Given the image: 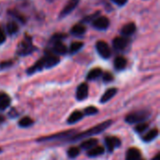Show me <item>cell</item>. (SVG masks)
Returning a JSON list of instances; mask_svg holds the SVG:
<instances>
[{
	"label": "cell",
	"mask_w": 160,
	"mask_h": 160,
	"mask_svg": "<svg viewBox=\"0 0 160 160\" xmlns=\"http://www.w3.org/2000/svg\"><path fill=\"white\" fill-rule=\"evenodd\" d=\"M62 38H64V35H62V34H56V35H54V36L52 37V40H53L54 42L60 41L59 39H61Z\"/></svg>",
	"instance_id": "obj_32"
},
{
	"label": "cell",
	"mask_w": 160,
	"mask_h": 160,
	"mask_svg": "<svg viewBox=\"0 0 160 160\" xmlns=\"http://www.w3.org/2000/svg\"><path fill=\"white\" fill-rule=\"evenodd\" d=\"M98 143V140L96 139H88V140H85L82 144H81V147L82 149H87V150H90L91 148L95 147Z\"/></svg>",
	"instance_id": "obj_20"
},
{
	"label": "cell",
	"mask_w": 160,
	"mask_h": 160,
	"mask_svg": "<svg viewBox=\"0 0 160 160\" xmlns=\"http://www.w3.org/2000/svg\"><path fill=\"white\" fill-rule=\"evenodd\" d=\"M111 124H112V121H106L104 123H101V124H99V125H98V126L88 129L86 132H83V133L76 135L75 137H73V139H69V141L75 142V141H78V140L82 139V138H87V137H91V136L99 134V133L103 132L106 128H108L111 126Z\"/></svg>",
	"instance_id": "obj_1"
},
{
	"label": "cell",
	"mask_w": 160,
	"mask_h": 160,
	"mask_svg": "<svg viewBox=\"0 0 160 160\" xmlns=\"http://www.w3.org/2000/svg\"><path fill=\"white\" fill-rule=\"evenodd\" d=\"M115 4H117V5H119V6H123V5H125L127 2H128V0H112Z\"/></svg>",
	"instance_id": "obj_33"
},
{
	"label": "cell",
	"mask_w": 160,
	"mask_h": 160,
	"mask_svg": "<svg viewBox=\"0 0 160 160\" xmlns=\"http://www.w3.org/2000/svg\"><path fill=\"white\" fill-rule=\"evenodd\" d=\"M53 52L57 54H65L67 52V47L61 41H56L53 44Z\"/></svg>",
	"instance_id": "obj_15"
},
{
	"label": "cell",
	"mask_w": 160,
	"mask_h": 160,
	"mask_svg": "<svg viewBox=\"0 0 160 160\" xmlns=\"http://www.w3.org/2000/svg\"><path fill=\"white\" fill-rule=\"evenodd\" d=\"M73 132H74L73 130H70V131H66V132H63V133H60V134H56V135H53V136H50V137H45V138L39 139V140H38V142H45V141H52V140H55V139L66 138L67 136H68V135H71Z\"/></svg>",
	"instance_id": "obj_14"
},
{
	"label": "cell",
	"mask_w": 160,
	"mask_h": 160,
	"mask_svg": "<svg viewBox=\"0 0 160 160\" xmlns=\"http://www.w3.org/2000/svg\"><path fill=\"white\" fill-rule=\"evenodd\" d=\"M148 127H149V125H148L147 123H140V124H138V126L135 128V130H136V132L142 133V132L145 131V130L148 128Z\"/></svg>",
	"instance_id": "obj_29"
},
{
	"label": "cell",
	"mask_w": 160,
	"mask_h": 160,
	"mask_svg": "<svg viewBox=\"0 0 160 160\" xmlns=\"http://www.w3.org/2000/svg\"><path fill=\"white\" fill-rule=\"evenodd\" d=\"M113 47L116 50H124L128 44V38L126 37H118L115 38L112 41Z\"/></svg>",
	"instance_id": "obj_6"
},
{
	"label": "cell",
	"mask_w": 160,
	"mask_h": 160,
	"mask_svg": "<svg viewBox=\"0 0 160 160\" xmlns=\"http://www.w3.org/2000/svg\"><path fill=\"white\" fill-rule=\"evenodd\" d=\"M45 68H52L59 63V58L55 55H47L43 57Z\"/></svg>",
	"instance_id": "obj_10"
},
{
	"label": "cell",
	"mask_w": 160,
	"mask_h": 160,
	"mask_svg": "<svg viewBox=\"0 0 160 160\" xmlns=\"http://www.w3.org/2000/svg\"><path fill=\"white\" fill-rule=\"evenodd\" d=\"M136 31V25L134 22H129V23H127L126 25L123 26L121 32L124 36H130L132 35L134 32Z\"/></svg>",
	"instance_id": "obj_13"
},
{
	"label": "cell",
	"mask_w": 160,
	"mask_h": 160,
	"mask_svg": "<svg viewBox=\"0 0 160 160\" xmlns=\"http://www.w3.org/2000/svg\"><path fill=\"white\" fill-rule=\"evenodd\" d=\"M116 93H117V89H116V88H110V89H108V90L103 94V96L101 97L100 102L105 103V102L109 101L111 98H112L115 96Z\"/></svg>",
	"instance_id": "obj_11"
},
{
	"label": "cell",
	"mask_w": 160,
	"mask_h": 160,
	"mask_svg": "<svg viewBox=\"0 0 160 160\" xmlns=\"http://www.w3.org/2000/svg\"><path fill=\"white\" fill-rule=\"evenodd\" d=\"M152 160H160V154H158Z\"/></svg>",
	"instance_id": "obj_35"
},
{
	"label": "cell",
	"mask_w": 160,
	"mask_h": 160,
	"mask_svg": "<svg viewBox=\"0 0 160 160\" xmlns=\"http://www.w3.org/2000/svg\"><path fill=\"white\" fill-rule=\"evenodd\" d=\"M158 130L157 129V128H155V129H152V130H150L144 137H143V141L144 142H151V141H153L155 138H157L158 137Z\"/></svg>",
	"instance_id": "obj_24"
},
{
	"label": "cell",
	"mask_w": 160,
	"mask_h": 160,
	"mask_svg": "<svg viewBox=\"0 0 160 160\" xmlns=\"http://www.w3.org/2000/svg\"><path fill=\"white\" fill-rule=\"evenodd\" d=\"M127 64H128V61L125 57L123 56H118L115 58L114 60V67L116 69L118 70H122L124 69L126 67H127Z\"/></svg>",
	"instance_id": "obj_16"
},
{
	"label": "cell",
	"mask_w": 160,
	"mask_h": 160,
	"mask_svg": "<svg viewBox=\"0 0 160 160\" xmlns=\"http://www.w3.org/2000/svg\"><path fill=\"white\" fill-rule=\"evenodd\" d=\"M7 31L8 34L13 35L18 32V24L15 22H9L7 24Z\"/></svg>",
	"instance_id": "obj_25"
},
{
	"label": "cell",
	"mask_w": 160,
	"mask_h": 160,
	"mask_svg": "<svg viewBox=\"0 0 160 160\" xmlns=\"http://www.w3.org/2000/svg\"><path fill=\"white\" fill-rule=\"evenodd\" d=\"M149 116H150V112L147 111H137L129 113L126 117V121L128 124H137L145 121L147 118H149Z\"/></svg>",
	"instance_id": "obj_2"
},
{
	"label": "cell",
	"mask_w": 160,
	"mask_h": 160,
	"mask_svg": "<svg viewBox=\"0 0 160 160\" xmlns=\"http://www.w3.org/2000/svg\"><path fill=\"white\" fill-rule=\"evenodd\" d=\"M32 125H33V120L30 117H23L19 122V126L22 128H28Z\"/></svg>",
	"instance_id": "obj_26"
},
{
	"label": "cell",
	"mask_w": 160,
	"mask_h": 160,
	"mask_svg": "<svg viewBox=\"0 0 160 160\" xmlns=\"http://www.w3.org/2000/svg\"><path fill=\"white\" fill-rule=\"evenodd\" d=\"M139 160H140V159H139Z\"/></svg>",
	"instance_id": "obj_37"
},
{
	"label": "cell",
	"mask_w": 160,
	"mask_h": 160,
	"mask_svg": "<svg viewBox=\"0 0 160 160\" xmlns=\"http://www.w3.org/2000/svg\"><path fill=\"white\" fill-rule=\"evenodd\" d=\"M141 158V152L137 148H130L127 153V160H139Z\"/></svg>",
	"instance_id": "obj_12"
},
{
	"label": "cell",
	"mask_w": 160,
	"mask_h": 160,
	"mask_svg": "<svg viewBox=\"0 0 160 160\" xmlns=\"http://www.w3.org/2000/svg\"><path fill=\"white\" fill-rule=\"evenodd\" d=\"M96 48L101 57L107 59L111 56V49L105 41H102V40L98 41L96 44Z\"/></svg>",
	"instance_id": "obj_3"
},
{
	"label": "cell",
	"mask_w": 160,
	"mask_h": 160,
	"mask_svg": "<svg viewBox=\"0 0 160 160\" xmlns=\"http://www.w3.org/2000/svg\"><path fill=\"white\" fill-rule=\"evenodd\" d=\"M105 143L107 145V148L110 152H112L116 147H119L121 144V141L118 138L115 137H108L105 139Z\"/></svg>",
	"instance_id": "obj_7"
},
{
	"label": "cell",
	"mask_w": 160,
	"mask_h": 160,
	"mask_svg": "<svg viewBox=\"0 0 160 160\" xmlns=\"http://www.w3.org/2000/svg\"><path fill=\"white\" fill-rule=\"evenodd\" d=\"M82 47H83V43H82V42H73V43L70 45L69 52H70L71 53H75V52H77L78 51H80Z\"/></svg>",
	"instance_id": "obj_27"
},
{
	"label": "cell",
	"mask_w": 160,
	"mask_h": 160,
	"mask_svg": "<svg viewBox=\"0 0 160 160\" xmlns=\"http://www.w3.org/2000/svg\"><path fill=\"white\" fill-rule=\"evenodd\" d=\"M79 153H80V150H79L78 147H71V148H69L68 151V157L71 158H76V157L79 155Z\"/></svg>",
	"instance_id": "obj_28"
},
{
	"label": "cell",
	"mask_w": 160,
	"mask_h": 160,
	"mask_svg": "<svg viewBox=\"0 0 160 160\" xmlns=\"http://www.w3.org/2000/svg\"><path fill=\"white\" fill-rule=\"evenodd\" d=\"M85 30H86L85 27H84L82 24L79 23V24H76V25H74V26L72 27L71 33H72L73 35H75V36H81V35H82V34L85 33Z\"/></svg>",
	"instance_id": "obj_22"
},
{
	"label": "cell",
	"mask_w": 160,
	"mask_h": 160,
	"mask_svg": "<svg viewBox=\"0 0 160 160\" xmlns=\"http://www.w3.org/2000/svg\"><path fill=\"white\" fill-rule=\"evenodd\" d=\"M113 80V76L109 73V72H106L104 75H103V81L104 82H112Z\"/></svg>",
	"instance_id": "obj_31"
},
{
	"label": "cell",
	"mask_w": 160,
	"mask_h": 160,
	"mask_svg": "<svg viewBox=\"0 0 160 160\" xmlns=\"http://www.w3.org/2000/svg\"><path fill=\"white\" fill-rule=\"evenodd\" d=\"M82 117H83V114H82L81 112H79V111L73 112L69 115V117L68 118V124H75V123H77L78 121H80Z\"/></svg>",
	"instance_id": "obj_18"
},
{
	"label": "cell",
	"mask_w": 160,
	"mask_h": 160,
	"mask_svg": "<svg viewBox=\"0 0 160 160\" xmlns=\"http://www.w3.org/2000/svg\"><path fill=\"white\" fill-rule=\"evenodd\" d=\"M87 96H88V85L86 83H82L77 89L76 98L78 100H83L84 98H87Z\"/></svg>",
	"instance_id": "obj_8"
},
{
	"label": "cell",
	"mask_w": 160,
	"mask_h": 160,
	"mask_svg": "<svg viewBox=\"0 0 160 160\" xmlns=\"http://www.w3.org/2000/svg\"><path fill=\"white\" fill-rule=\"evenodd\" d=\"M45 68V65H44V60H43V58L42 59H40V60H38L34 66H32L30 68H28V70H27V73L28 74H33V73H35L36 71H39V70H41L42 68Z\"/></svg>",
	"instance_id": "obj_17"
},
{
	"label": "cell",
	"mask_w": 160,
	"mask_h": 160,
	"mask_svg": "<svg viewBox=\"0 0 160 160\" xmlns=\"http://www.w3.org/2000/svg\"><path fill=\"white\" fill-rule=\"evenodd\" d=\"M101 74H102L101 68H94V69H92V70L89 71V73L87 74V79H88V80H96V79H98Z\"/></svg>",
	"instance_id": "obj_23"
},
{
	"label": "cell",
	"mask_w": 160,
	"mask_h": 160,
	"mask_svg": "<svg viewBox=\"0 0 160 160\" xmlns=\"http://www.w3.org/2000/svg\"><path fill=\"white\" fill-rule=\"evenodd\" d=\"M110 25V21L105 16H99L96 18L93 22V26L99 30H104Z\"/></svg>",
	"instance_id": "obj_4"
},
{
	"label": "cell",
	"mask_w": 160,
	"mask_h": 160,
	"mask_svg": "<svg viewBox=\"0 0 160 160\" xmlns=\"http://www.w3.org/2000/svg\"><path fill=\"white\" fill-rule=\"evenodd\" d=\"M103 153H104V148L102 146H95L89 150L88 156L89 157H98V156L102 155Z\"/></svg>",
	"instance_id": "obj_21"
},
{
	"label": "cell",
	"mask_w": 160,
	"mask_h": 160,
	"mask_svg": "<svg viewBox=\"0 0 160 160\" xmlns=\"http://www.w3.org/2000/svg\"><path fill=\"white\" fill-rule=\"evenodd\" d=\"M0 152H1V149H0Z\"/></svg>",
	"instance_id": "obj_36"
},
{
	"label": "cell",
	"mask_w": 160,
	"mask_h": 160,
	"mask_svg": "<svg viewBox=\"0 0 160 160\" xmlns=\"http://www.w3.org/2000/svg\"><path fill=\"white\" fill-rule=\"evenodd\" d=\"M32 50H33V47H32L30 39L29 40H24L20 44L19 49H18V53L21 54V55H25V54L30 53L32 52Z\"/></svg>",
	"instance_id": "obj_5"
},
{
	"label": "cell",
	"mask_w": 160,
	"mask_h": 160,
	"mask_svg": "<svg viewBox=\"0 0 160 160\" xmlns=\"http://www.w3.org/2000/svg\"><path fill=\"white\" fill-rule=\"evenodd\" d=\"M98 112V110L96 108V107H93V106H90V107H87L85 110H84V113L86 115H95L96 113Z\"/></svg>",
	"instance_id": "obj_30"
},
{
	"label": "cell",
	"mask_w": 160,
	"mask_h": 160,
	"mask_svg": "<svg viewBox=\"0 0 160 160\" xmlns=\"http://www.w3.org/2000/svg\"><path fill=\"white\" fill-rule=\"evenodd\" d=\"M79 2H80V0H70V1L66 5V7L64 8V9L61 11L60 17L62 18V17H65V16H67L68 14H69V13L77 7V5L79 4Z\"/></svg>",
	"instance_id": "obj_9"
},
{
	"label": "cell",
	"mask_w": 160,
	"mask_h": 160,
	"mask_svg": "<svg viewBox=\"0 0 160 160\" xmlns=\"http://www.w3.org/2000/svg\"><path fill=\"white\" fill-rule=\"evenodd\" d=\"M5 39H6V37H5V35H4V33L0 30V44L3 43V42L5 41Z\"/></svg>",
	"instance_id": "obj_34"
},
{
	"label": "cell",
	"mask_w": 160,
	"mask_h": 160,
	"mask_svg": "<svg viewBox=\"0 0 160 160\" xmlns=\"http://www.w3.org/2000/svg\"><path fill=\"white\" fill-rule=\"evenodd\" d=\"M10 103V98L8 95L6 94H1L0 95V110H5L9 106Z\"/></svg>",
	"instance_id": "obj_19"
}]
</instances>
